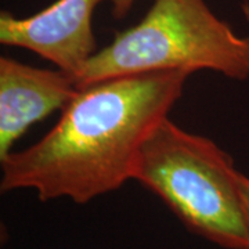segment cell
Segmentation results:
<instances>
[{"label": "cell", "mask_w": 249, "mask_h": 249, "mask_svg": "<svg viewBox=\"0 0 249 249\" xmlns=\"http://www.w3.org/2000/svg\"><path fill=\"white\" fill-rule=\"evenodd\" d=\"M103 0H57L27 18L0 14V43L27 49L78 78L97 52L94 9Z\"/></svg>", "instance_id": "277c9868"}, {"label": "cell", "mask_w": 249, "mask_h": 249, "mask_svg": "<svg viewBox=\"0 0 249 249\" xmlns=\"http://www.w3.org/2000/svg\"><path fill=\"white\" fill-rule=\"evenodd\" d=\"M111 4L112 16L115 18H124L133 7L136 0H107Z\"/></svg>", "instance_id": "52a82bcc"}, {"label": "cell", "mask_w": 249, "mask_h": 249, "mask_svg": "<svg viewBox=\"0 0 249 249\" xmlns=\"http://www.w3.org/2000/svg\"><path fill=\"white\" fill-rule=\"evenodd\" d=\"M186 70L249 78V36H238L205 0H155L140 22L91 55L78 88L133 73Z\"/></svg>", "instance_id": "3957f363"}, {"label": "cell", "mask_w": 249, "mask_h": 249, "mask_svg": "<svg viewBox=\"0 0 249 249\" xmlns=\"http://www.w3.org/2000/svg\"><path fill=\"white\" fill-rule=\"evenodd\" d=\"M79 88L61 70H42L0 57V160L28 129L57 109H64Z\"/></svg>", "instance_id": "5b68a950"}, {"label": "cell", "mask_w": 249, "mask_h": 249, "mask_svg": "<svg viewBox=\"0 0 249 249\" xmlns=\"http://www.w3.org/2000/svg\"><path fill=\"white\" fill-rule=\"evenodd\" d=\"M238 170L213 142L169 116L142 144L133 180L160 196L191 232L226 249H249Z\"/></svg>", "instance_id": "7a4b0ae2"}, {"label": "cell", "mask_w": 249, "mask_h": 249, "mask_svg": "<svg viewBox=\"0 0 249 249\" xmlns=\"http://www.w3.org/2000/svg\"><path fill=\"white\" fill-rule=\"evenodd\" d=\"M186 70L115 76L79 88L61 118L27 150L1 162L0 190L40 201L88 204L133 180L142 144L183 94Z\"/></svg>", "instance_id": "6da1fadb"}, {"label": "cell", "mask_w": 249, "mask_h": 249, "mask_svg": "<svg viewBox=\"0 0 249 249\" xmlns=\"http://www.w3.org/2000/svg\"><path fill=\"white\" fill-rule=\"evenodd\" d=\"M237 183H238V191H240L241 202H242V208H244L245 219H247L249 227V178H247L245 175L238 172Z\"/></svg>", "instance_id": "8992f818"}]
</instances>
